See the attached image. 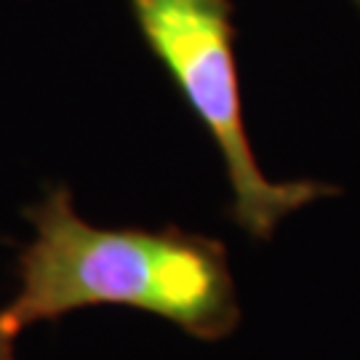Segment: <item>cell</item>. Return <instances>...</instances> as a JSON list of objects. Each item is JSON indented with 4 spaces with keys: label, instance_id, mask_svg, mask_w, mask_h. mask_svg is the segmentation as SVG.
<instances>
[{
    "label": "cell",
    "instance_id": "cell-1",
    "mask_svg": "<svg viewBox=\"0 0 360 360\" xmlns=\"http://www.w3.org/2000/svg\"><path fill=\"white\" fill-rule=\"evenodd\" d=\"M35 227L19 254V291L0 315L22 334L83 307L142 309L200 342H221L240 326L227 248L179 227H94L65 184L25 211Z\"/></svg>",
    "mask_w": 360,
    "mask_h": 360
},
{
    "label": "cell",
    "instance_id": "cell-2",
    "mask_svg": "<svg viewBox=\"0 0 360 360\" xmlns=\"http://www.w3.org/2000/svg\"><path fill=\"white\" fill-rule=\"evenodd\" d=\"M147 49L208 131L227 174L230 217L254 240H270L285 217L336 195L315 179L275 181L259 166L243 117L230 0H129Z\"/></svg>",
    "mask_w": 360,
    "mask_h": 360
},
{
    "label": "cell",
    "instance_id": "cell-3",
    "mask_svg": "<svg viewBox=\"0 0 360 360\" xmlns=\"http://www.w3.org/2000/svg\"><path fill=\"white\" fill-rule=\"evenodd\" d=\"M16 339L19 331L0 315V360H16Z\"/></svg>",
    "mask_w": 360,
    "mask_h": 360
},
{
    "label": "cell",
    "instance_id": "cell-4",
    "mask_svg": "<svg viewBox=\"0 0 360 360\" xmlns=\"http://www.w3.org/2000/svg\"><path fill=\"white\" fill-rule=\"evenodd\" d=\"M352 3H355V8H358V11H360V0H352Z\"/></svg>",
    "mask_w": 360,
    "mask_h": 360
}]
</instances>
